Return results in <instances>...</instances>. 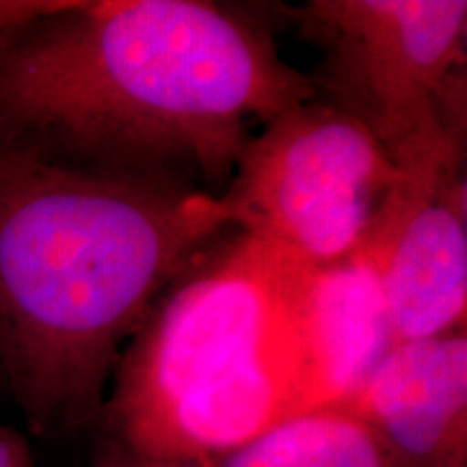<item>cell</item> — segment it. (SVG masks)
<instances>
[{"label":"cell","mask_w":467,"mask_h":467,"mask_svg":"<svg viewBox=\"0 0 467 467\" xmlns=\"http://www.w3.org/2000/svg\"><path fill=\"white\" fill-rule=\"evenodd\" d=\"M249 9L210 0H0V145L221 195L266 121L312 100Z\"/></svg>","instance_id":"obj_1"},{"label":"cell","mask_w":467,"mask_h":467,"mask_svg":"<svg viewBox=\"0 0 467 467\" xmlns=\"http://www.w3.org/2000/svg\"><path fill=\"white\" fill-rule=\"evenodd\" d=\"M230 230L217 195L0 145V372L35 435L98 422L128 340Z\"/></svg>","instance_id":"obj_2"},{"label":"cell","mask_w":467,"mask_h":467,"mask_svg":"<svg viewBox=\"0 0 467 467\" xmlns=\"http://www.w3.org/2000/svg\"><path fill=\"white\" fill-rule=\"evenodd\" d=\"M306 266L238 230L203 251L121 353L98 418L109 451L202 463L317 409L296 329Z\"/></svg>","instance_id":"obj_3"},{"label":"cell","mask_w":467,"mask_h":467,"mask_svg":"<svg viewBox=\"0 0 467 467\" xmlns=\"http://www.w3.org/2000/svg\"><path fill=\"white\" fill-rule=\"evenodd\" d=\"M314 96L359 121L396 167L465 143V0H312Z\"/></svg>","instance_id":"obj_4"},{"label":"cell","mask_w":467,"mask_h":467,"mask_svg":"<svg viewBox=\"0 0 467 467\" xmlns=\"http://www.w3.org/2000/svg\"><path fill=\"white\" fill-rule=\"evenodd\" d=\"M400 178L359 121L314 96L251 134L219 197L234 230L323 266L359 247Z\"/></svg>","instance_id":"obj_5"},{"label":"cell","mask_w":467,"mask_h":467,"mask_svg":"<svg viewBox=\"0 0 467 467\" xmlns=\"http://www.w3.org/2000/svg\"><path fill=\"white\" fill-rule=\"evenodd\" d=\"M413 195L383 265V290L396 342L465 329L467 184L465 150H443L402 167Z\"/></svg>","instance_id":"obj_6"},{"label":"cell","mask_w":467,"mask_h":467,"mask_svg":"<svg viewBox=\"0 0 467 467\" xmlns=\"http://www.w3.org/2000/svg\"><path fill=\"white\" fill-rule=\"evenodd\" d=\"M399 219L383 206L347 258L306 266L296 292V329L314 407L347 402L396 344L383 265Z\"/></svg>","instance_id":"obj_7"},{"label":"cell","mask_w":467,"mask_h":467,"mask_svg":"<svg viewBox=\"0 0 467 467\" xmlns=\"http://www.w3.org/2000/svg\"><path fill=\"white\" fill-rule=\"evenodd\" d=\"M396 467H465L467 336L399 342L347 402Z\"/></svg>","instance_id":"obj_8"},{"label":"cell","mask_w":467,"mask_h":467,"mask_svg":"<svg viewBox=\"0 0 467 467\" xmlns=\"http://www.w3.org/2000/svg\"><path fill=\"white\" fill-rule=\"evenodd\" d=\"M161 467H396L375 431L348 409L320 407L273 424L202 463Z\"/></svg>","instance_id":"obj_9"},{"label":"cell","mask_w":467,"mask_h":467,"mask_svg":"<svg viewBox=\"0 0 467 467\" xmlns=\"http://www.w3.org/2000/svg\"><path fill=\"white\" fill-rule=\"evenodd\" d=\"M0 467H33L25 440L0 422Z\"/></svg>","instance_id":"obj_10"},{"label":"cell","mask_w":467,"mask_h":467,"mask_svg":"<svg viewBox=\"0 0 467 467\" xmlns=\"http://www.w3.org/2000/svg\"><path fill=\"white\" fill-rule=\"evenodd\" d=\"M98 467H128L126 463H121V461H115V459H102Z\"/></svg>","instance_id":"obj_11"}]
</instances>
